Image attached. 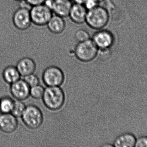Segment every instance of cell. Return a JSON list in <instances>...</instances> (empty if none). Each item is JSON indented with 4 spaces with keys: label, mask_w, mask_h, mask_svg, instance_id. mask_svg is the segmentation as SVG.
<instances>
[{
    "label": "cell",
    "mask_w": 147,
    "mask_h": 147,
    "mask_svg": "<svg viewBox=\"0 0 147 147\" xmlns=\"http://www.w3.org/2000/svg\"><path fill=\"white\" fill-rule=\"evenodd\" d=\"M109 14L106 8L98 4L94 8L88 10L85 22L92 29H103L109 20Z\"/></svg>",
    "instance_id": "6da1fadb"
},
{
    "label": "cell",
    "mask_w": 147,
    "mask_h": 147,
    "mask_svg": "<svg viewBox=\"0 0 147 147\" xmlns=\"http://www.w3.org/2000/svg\"><path fill=\"white\" fill-rule=\"evenodd\" d=\"M45 106L52 110H57L63 107L65 102V95L59 86H51L45 89L42 98Z\"/></svg>",
    "instance_id": "7a4b0ae2"
},
{
    "label": "cell",
    "mask_w": 147,
    "mask_h": 147,
    "mask_svg": "<svg viewBox=\"0 0 147 147\" xmlns=\"http://www.w3.org/2000/svg\"><path fill=\"white\" fill-rule=\"evenodd\" d=\"M98 48L91 39L79 42L74 49L76 58L83 62H89L95 59L98 54Z\"/></svg>",
    "instance_id": "3957f363"
},
{
    "label": "cell",
    "mask_w": 147,
    "mask_h": 147,
    "mask_svg": "<svg viewBox=\"0 0 147 147\" xmlns=\"http://www.w3.org/2000/svg\"><path fill=\"white\" fill-rule=\"evenodd\" d=\"M21 118L24 124L32 129L39 128L44 121L43 113L40 109L32 104L26 107Z\"/></svg>",
    "instance_id": "277c9868"
},
{
    "label": "cell",
    "mask_w": 147,
    "mask_h": 147,
    "mask_svg": "<svg viewBox=\"0 0 147 147\" xmlns=\"http://www.w3.org/2000/svg\"><path fill=\"white\" fill-rule=\"evenodd\" d=\"M30 13L32 23L38 26H47L53 15L51 9L44 4L32 6Z\"/></svg>",
    "instance_id": "5b68a950"
},
{
    "label": "cell",
    "mask_w": 147,
    "mask_h": 147,
    "mask_svg": "<svg viewBox=\"0 0 147 147\" xmlns=\"http://www.w3.org/2000/svg\"><path fill=\"white\" fill-rule=\"evenodd\" d=\"M42 80L47 87L60 86L64 82L65 75L60 68L52 66L47 68L43 72Z\"/></svg>",
    "instance_id": "8992f818"
},
{
    "label": "cell",
    "mask_w": 147,
    "mask_h": 147,
    "mask_svg": "<svg viewBox=\"0 0 147 147\" xmlns=\"http://www.w3.org/2000/svg\"><path fill=\"white\" fill-rule=\"evenodd\" d=\"M91 39L99 51L110 50L115 42L113 33L104 28L97 30L93 34Z\"/></svg>",
    "instance_id": "52a82bcc"
},
{
    "label": "cell",
    "mask_w": 147,
    "mask_h": 147,
    "mask_svg": "<svg viewBox=\"0 0 147 147\" xmlns=\"http://www.w3.org/2000/svg\"><path fill=\"white\" fill-rule=\"evenodd\" d=\"M13 21L15 27L18 30L28 31L32 24L30 9L22 7L17 9L13 15Z\"/></svg>",
    "instance_id": "ba28073f"
},
{
    "label": "cell",
    "mask_w": 147,
    "mask_h": 147,
    "mask_svg": "<svg viewBox=\"0 0 147 147\" xmlns=\"http://www.w3.org/2000/svg\"><path fill=\"white\" fill-rule=\"evenodd\" d=\"M30 87L24 79H20L10 84L11 95L15 99L23 101L30 96Z\"/></svg>",
    "instance_id": "9c48e42d"
},
{
    "label": "cell",
    "mask_w": 147,
    "mask_h": 147,
    "mask_svg": "<svg viewBox=\"0 0 147 147\" xmlns=\"http://www.w3.org/2000/svg\"><path fill=\"white\" fill-rule=\"evenodd\" d=\"M18 127L17 117L11 113L0 114V130L5 133L14 132Z\"/></svg>",
    "instance_id": "30bf717a"
},
{
    "label": "cell",
    "mask_w": 147,
    "mask_h": 147,
    "mask_svg": "<svg viewBox=\"0 0 147 147\" xmlns=\"http://www.w3.org/2000/svg\"><path fill=\"white\" fill-rule=\"evenodd\" d=\"M87 10L84 5L72 4L69 16L75 24H82L85 22Z\"/></svg>",
    "instance_id": "8fae6325"
},
{
    "label": "cell",
    "mask_w": 147,
    "mask_h": 147,
    "mask_svg": "<svg viewBox=\"0 0 147 147\" xmlns=\"http://www.w3.org/2000/svg\"><path fill=\"white\" fill-rule=\"evenodd\" d=\"M72 5L69 0H54L51 10L54 14L64 18L69 16Z\"/></svg>",
    "instance_id": "7c38bea8"
},
{
    "label": "cell",
    "mask_w": 147,
    "mask_h": 147,
    "mask_svg": "<svg viewBox=\"0 0 147 147\" xmlns=\"http://www.w3.org/2000/svg\"><path fill=\"white\" fill-rule=\"evenodd\" d=\"M16 67L21 76L25 77L34 73L36 66L32 59L25 57L19 60Z\"/></svg>",
    "instance_id": "4fadbf2b"
},
{
    "label": "cell",
    "mask_w": 147,
    "mask_h": 147,
    "mask_svg": "<svg viewBox=\"0 0 147 147\" xmlns=\"http://www.w3.org/2000/svg\"><path fill=\"white\" fill-rule=\"evenodd\" d=\"M47 26L48 30L52 33L59 35L65 31L66 24L64 18L54 14L52 16Z\"/></svg>",
    "instance_id": "5bb4252c"
},
{
    "label": "cell",
    "mask_w": 147,
    "mask_h": 147,
    "mask_svg": "<svg viewBox=\"0 0 147 147\" xmlns=\"http://www.w3.org/2000/svg\"><path fill=\"white\" fill-rule=\"evenodd\" d=\"M136 140L134 135L131 133H124L116 138L113 145L115 147H134Z\"/></svg>",
    "instance_id": "9a60e30c"
},
{
    "label": "cell",
    "mask_w": 147,
    "mask_h": 147,
    "mask_svg": "<svg viewBox=\"0 0 147 147\" xmlns=\"http://www.w3.org/2000/svg\"><path fill=\"white\" fill-rule=\"evenodd\" d=\"M2 76L4 81L10 85L19 80L20 78L21 75L16 67L9 66L4 69L3 72Z\"/></svg>",
    "instance_id": "2e32d148"
},
{
    "label": "cell",
    "mask_w": 147,
    "mask_h": 147,
    "mask_svg": "<svg viewBox=\"0 0 147 147\" xmlns=\"http://www.w3.org/2000/svg\"><path fill=\"white\" fill-rule=\"evenodd\" d=\"M14 101L8 96L0 98V114L11 113Z\"/></svg>",
    "instance_id": "e0dca14e"
},
{
    "label": "cell",
    "mask_w": 147,
    "mask_h": 147,
    "mask_svg": "<svg viewBox=\"0 0 147 147\" xmlns=\"http://www.w3.org/2000/svg\"><path fill=\"white\" fill-rule=\"evenodd\" d=\"M26 106L22 101L17 100L14 101L13 106L11 113L16 117H21Z\"/></svg>",
    "instance_id": "ac0fdd59"
},
{
    "label": "cell",
    "mask_w": 147,
    "mask_h": 147,
    "mask_svg": "<svg viewBox=\"0 0 147 147\" xmlns=\"http://www.w3.org/2000/svg\"><path fill=\"white\" fill-rule=\"evenodd\" d=\"M44 91L45 89L43 87L38 85L30 88V96L34 99H41L44 95Z\"/></svg>",
    "instance_id": "d6986e66"
},
{
    "label": "cell",
    "mask_w": 147,
    "mask_h": 147,
    "mask_svg": "<svg viewBox=\"0 0 147 147\" xmlns=\"http://www.w3.org/2000/svg\"><path fill=\"white\" fill-rule=\"evenodd\" d=\"M74 37L78 42L85 41L90 39L89 32L84 29L77 30L74 34Z\"/></svg>",
    "instance_id": "ffe728a7"
},
{
    "label": "cell",
    "mask_w": 147,
    "mask_h": 147,
    "mask_svg": "<svg viewBox=\"0 0 147 147\" xmlns=\"http://www.w3.org/2000/svg\"><path fill=\"white\" fill-rule=\"evenodd\" d=\"M24 80L30 86V88L38 85L39 84V78L36 75H34V73L24 77Z\"/></svg>",
    "instance_id": "44dd1931"
},
{
    "label": "cell",
    "mask_w": 147,
    "mask_h": 147,
    "mask_svg": "<svg viewBox=\"0 0 147 147\" xmlns=\"http://www.w3.org/2000/svg\"><path fill=\"white\" fill-rule=\"evenodd\" d=\"M135 147H147V136H142L136 139Z\"/></svg>",
    "instance_id": "7402d4cb"
},
{
    "label": "cell",
    "mask_w": 147,
    "mask_h": 147,
    "mask_svg": "<svg viewBox=\"0 0 147 147\" xmlns=\"http://www.w3.org/2000/svg\"><path fill=\"white\" fill-rule=\"evenodd\" d=\"M98 4L95 0H86L84 4V6L88 11L94 8Z\"/></svg>",
    "instance_id": "603a6c76"
},
{
    "label": "cell",
    "mask_w": 147,
    "mask_h": 147,
    "mask_svg": "<svg viewBox=\"0 0 147 147\" xmlns=\"http://www.w3.org/2000/svg\"><path fill=\"white\" fill-rule=\"evenodd\" d=\"M32 7L35 5L44 4L45 0H26Z\"/></svg>",
    "instance_id": "cb8c5ba5"
},
{
    "label": "cell",
    "mask_w": 147,
    "mask_h": 147,
    "mask_svg": "<svg viewBox=\"0 0 147 147\" xmlns=\"http://www.w3.org/2000/svg\"><path fill=\"white\" fill-rule=\"evenodd\" d=\"M54 0H45L44 4L51 9Z\"/></svg>",
    "instance_id": "d4e9b609"
},
{
    "label": "cell",
    "mask_w": 147,
    "mask_h": 147,
    "mask_svg": "<svg viewBox=\"0 0 147 147\" xmlns=\"http://www.w3.org/2000/svg\"><path fill=\"white\" fill-rule=\"evenodd\" d=\"M73 1L74 3L76 4H81V5H84L85 2L86 0H72Z\"/></svg>",
    "instance_id": "484cf974"
},
{
    "label": "cell",
    "mask_w": 147,
    "mask_h": 147,
    "mask_svg": "<svg viewBox=\"0 0 147 147\" xmlns=\"http://www.w3.org/2000/svg\"><path fill=\"white\" fill-rule=\"evenodd\" d=\"M98 4H100L102 3L105 0H95Z\"/></svg>",
    "instance_id": "4316f807"
},
{
    "label": "cell",
    "mask_w": 147,
    "mask_h": 147,
    "mask_svg": "<svg viewBox=\"0 0 147 147\" xmlns=\"http://www.w3.org/2000/svg\"><path fill=\"white\" fill-rule=\"evenodd\" d=\"M14 1L17 2H20L21 1H23V0H14Z\"/></svg>",
    "instance_id": "83f0119b"
},
{
    "label": "cell",
    "mask_w": 147,
    "mask_h": 147,
    "mask_svg": "<svg viewBox=\"0 0 147 147\" xmlns=\"http://www.w3.org/2000/svg\"><path fill=\"white\" fill-rule=\"evenodd\" d=\"M69 1H71V0H69Z\"/></svg>",
    "instance_id": "f1b7e54d"
}]
</instances>
